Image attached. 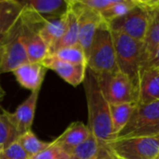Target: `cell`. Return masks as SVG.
<instances>
[{
  "label": "cell",
  "instance_id": "1",
  "mask_svg": "<svg viewBox=\"0 0 159 159\" xmlns=\"http://www.w3.org/2000/svg\"><path fill=\"white\" fill-rule=\"evenodd\" d=\"M89 111V128L94 137L103 143L116 139L113 131L110 103L104 97L97 75L87 68L83 82Z\"/></svg>",
  "mask_w": 159,
  "mask_h": 159
},
{
  "label": "cell",
  "instance_id": "2",
  "mask_svg": "<svg viewBox=\"0 0 159 159\" xmlns=\"http://www.w3.org/2000/svg\"><path fill=\"white\" fill-rule=\"evenodd\" d=\"M87 65L95 75L118 71L112 31L104 21L96 31L89 51Z\"/></svg>",
  "mask_w": 159,
  "mask_h": 159
},
{
  "label": "cell",
  "instance_id": "3",
  "mask_svg": "<svg viewBox=\"0 0 159 159\" xmlns=\"http://www.w3.org/2000/svg\"><path fill=\"white\" fill-rule=\"evenodd\" d=\"M155 1L138 0L137 5L124 16L108 24L113 32L122 33L143 43L147 34Z\"/></svg>",
  "mask_w": 159,
  "mask_h": 159
},
{
  "label": "cell",
  "instance_id": "4",
  "mask_svg": "<svg viewBox=\"0 0 159 159\" xmlns=\"http://www.w3.org/2000/svg\"><path fill=\"white\" fill-rule=\"evenodd\" d=\"M159 136V101L137 104L127 125L117 133L116 139Z\"/></svg>",
  "mask_w": 159,
  "mask_h": 159
},
{
  "label": "cell",
  "instance_id": "5",
  "mask_svg": "<svg viewBox=\"0 0 159 159\" xmlns=\"http://www.w3.org/2000/svg\"><path fill=\"white\" fill-rule=\"evenodd\" d=\"M112 34L117 68L120 72L128 75L136 86L143 61V43L122 33L112 31Z\"/></svg>",
  "mask_w": 159,
  "mask_h": 159
},
{
  "label": "cell",
  "instance_id": "6",
  "mask_svg": "<svg viewBox=\"0 0 159 159\" xmlns=\"http://www.w3.org/2000/svg\"><path fill=\"white\" fill-rule=\"evenodd\" d=\"M108 146L116 159H157L159 157V136L116 139Z\"/></svg>",
  "mask_w": 159,
  "mask_h": 159
},
{
  "label": "cell",
  "instance_id": "7",
  "mask_svg": "<svg viewBox=\"0 0 159 159\" xmlns=\"http://www.w3.org/2000/svg\"><path fill=\"white\" fill-rule=\"evenodd\" d=\"M96 75L100 88L110 104L137 103L136 86L128 75L119 70Z\"/></svg>",
  "mask_w": 159,
  "mask_h": 159
},
{
  "label": "cell",
  "instance_id": "8",
  "mask_svg": "<svg viewBox=\"0 0 159 159\" xmlns=\"http://www.w3.org/2000/svg\"><path fill=\"white\" fill-rule=\"evenodd\" d=\"M29 62L22 35L21 20L6 34L4 55L0 65V75L13 72L19 66Z\"/></svg>",
  "mask_w": 159,
  "mask_h": 159
},
{
  "label": "cell",
  "instance_id": "9",
  "mask_svg": "<svg viewBox=\"0 0 159 159\" xmlns=\"http://www.w3.org/2000/svg\"><path fill=\"white\" fill-rule=\"evenodd\" d=\"M71 7L78 19V44L85 51L88 62V55L94 35L100 24L103 21L99 12L86 7L80 0H69Z\"/></svg>",
  "mask_w": 159,
  "mask_h": 159
},
{
  "label": "cell",
  "instance_id": "10",
  "mask_svg": "<svg viewBox=\"0 0 159 159\" xmlns=\"http://www.w3.org/2000/svg\"><path fill=\"white\" fill-rule=\"evenodd\" d=\"M137 104H148L159 101V69L141 67L136 84Z\"/></svg>",
  "mask_w": 159,
  "mask_h": 159
},
{
  "label": "cell",
  "instance_id": "11",
  "mask_svg": "<svg viewBox=\"0 0 159 159\" xmlns=\"http://www.w3.org/2000/svg\"><path fill=\"white\" fill-rule=\"evenodd\" d=\"M40 89H41L32 91L27 97V99L17 107L14 113H9L5 110L3 111V113L12 123V125L15 127L20 135L23 134L28 130H31Z\"/></svg>",
  "mask_w": 159,
  "mask_h": 159
},
{
  "label": "cell",
  "instance_id": "12",
  "mask_svg": "<svg viewBox=\"0 0 159 159\" xmlns=\"http://www.w3.org/2000/svg\"><path fill=\"white\" fill-rule=\"evenodd\" d=\"M42 64L48 70L54 71L65 82L73 87H77L84 82L88 66L86 64H74L61 61L52 55H48Z\"/></svg>",
  "mask_w": 159,
  "mask_h": 159
},
{
  "label": "cell",
  "instance_id": "13",
  "mask_svg": "<svg viewBox=\"0 0 159 159\" xmlns=\"http://www.w3.org/2000/svg\"><path fill=\"white\" fill-rule=\"evenodd\" d=\"M47 70L48 69L42 64V62L29 61L19 66L12 73L20 86L32 92L41 89Z\"/></svg>",
  "mask_w": 159,
  "mask_h": 159
},
{
  "label": "cell",
  "instance_id": "14",
  "mask_svg": "<svg viewBox=\"0 0 159 159\" xmlns=\"http://www.w3.org/2000/svg\"><path fill=\"white\" fill-rule=\"evenodd\" d=\"M91 135L92 133L89 126L85 125L83 122L76 121L69 125V127L52 143L70 155L75 148L87 141Z\"/></svg>",
  "mask_w": 159,
  "mask_h": 159
},
{
  "label": "cell",
  "instance_id": "15",
  "mask_svg": "<svg viewBox=\"0 0 159 159\" xmlns=\"http://www.w3.org/2000/svg\"><path fill=\"white\" fill-rule=\"evenodd\" d=\"M70 155L75 159H116L108 143L98 140L93 135L75 148Z\"/></svg>",
  "mask_w": 159,
  "mask_h": 159
},
{
  "label": "cell",
  "instance_id": "16",
  "mask_svg": "<svg viewBox=\"0 0 159 159\" xmlns=\"http://www.w3.org/2000/svg\"><path fill=\"white\" fill-rule=\"evenodd\" d=\"M21 2L24 7L46 19L61 18L66 14L69 8V0H27Z\"/></svg>",
  "mask_w": 159,
  "mask_h": 159
},
{
  "label": "cell",
  "instance_id": "17",
  "mask_svg": "<svg viewBox=\"0 0 159 159\" xmlns=\"http://www.w3.org/2000/svg\"><path fill=\"white\" fill-rule=\"evenodd\" d=\"M24 9L21 1L0 0V35L7 34L20 20Z\"/></svg>",
  "mask_w": 159,
  "mask_h": 159
},
{
  "label": "cell",
  "instance_id": "18",
  "mask_svg": "<svg viewBox=\"0 0 159 159\" xmlns=\"http://www.w3.org/2000/svg\"><path fill=\"white\" fill-rule=\"evenodd\" d=\"M67 26V15L61 18L47 19L39 30V34L50 50L63 35Z\"/></svg>",
  "mask_w": 159,
  "mask_h": 159
},
{
  "label": "cell",
  "instance_id": "19",
  "mask_svg": "<svg viewBox=\"0 0 159 159\" xmlns=\"http://www.w3.org/2000/svg\"><path fill=\"white\" fill-rule=\"evenodd\" d=\"M159 47V1H155L151 22L143 41V61H145ZM142 65V64H141Z\"/></svg>",
  "mask_w": 159,
  "mask_h": 159
},
{
  "label": "cell",
  "instance_id": "20",
  "mask_svg": "<svg viewBox=\"0 0 159 159\" xmlns=\"http://www.w3.org/2000/svg\"><path fill=\"white\" fill-rule=\"evenodd\" d=\"M66 15H67V26L65 32L61 36V38L57 42V44L49 50V54L63 48L78 45V19L76 13L71 7L70 3Z\"/></svg>",
  "mask_w": 159,
  "mask_h": 159
},
{
  "label": "cell",
  "instance_id": "21",
  "mask_svg": "<svg viewBox=\"0 0 159 159\" xmlns=\"http://www.w3.org/2000/svg\"><path fill=\"white\" fill-rule=\"evenodd\" d=\"M137 103H117L110 104L111 119L114 134L117 133L127 125L129 122Z\"/></svg>",
  "mask_w": 159,
  "mask_h": 159
},
{
  "label": "cell",
  "instance_id": "22",
  "mask_svg": "<svg viewBox=\"0 0 159 159\" xmlns=\"http://www.w3.org/2000/svg\"><path fill=\"white\" fill-rule=\"evenodd\" d=\"M18 141L31 158L38 155L45 149H47L51 143L43 142L40 139H38L36 135L32 131V129L21 134L19 137Z\"/></svg>",
  "mask_w": 159,
  "mask_h": 159
},
{
  "label": "cell",
  "instance_id": "23",
  "mask_svg": "<svg viewBox=\"0 0 159 159\" xmlns=\"http://www.w3.org/2000/svg\"><path fill=\"white\" fill-rule=\"evenodd\" d=\"M48 55H52L53 57H55L56 59L61 61L74 63V64H86L87 65V57H86L85 51L83 50V48L80 47L79 44L75 46L61 48Z\"/></svg>",
  "mask_w": 159,
  "mask_h": 159
},
{
  "label": "cell",
  "instance_id": "24",
  "mask_svg": "<svg viewBox=\"0 0 159 159\" xmlns=\"http://www.w3.org/2000/svg\"><path fill=\"white\" fill-rule=\"evenodd\" d=\"M138 3V0H117V2L109 8L102 11L101 14L104 22L109 24L113 20L124 16L131 10Z\"/></svg>",
  "mask_w": 159,
  "mask_h": 159
},
{
  "label": "cell",
  "instance_id": "25",
  "mask_svg": "<svg viewBox=\"0 0 159 159\" xmlns=\"http://www.w3.org/2000/svg\"><path fill=\"white\" fill-rule=\"evenodd\" d=\"M20 135L7 119L4 113L0 114V146L7 147L12 143L16 142Z\"/></svg>",
  "mask_w": 159,
  "mask_h": 159
},
{
  "label": "cell",
  "instance_id": "26",
  "mask_svg": "<svg viewBox=\"0 0 159 159\" xmlns=\"http://www.w3.org/2000/svg\"><path fill=\"white\" fill-rule=\"evenodd\" d=\"M0 159H31V157L27 155L17 140L3 149Z\"/></svg>",
  "mask_w": 159,
  "mask_h": 159
},
{
  "label": "cell",
  "instance_id": "27",
  "mask_svg": "<svg viewBox=\"0 0 159 159\" xmlns=\"http://www.w3.org/2000/svg\"><path fill=\"white\" fill-rule=\"evenodd\" d=\"M71 157H72L68 153H66L51 142L50 145L47 149L31 159H70Z\"/></svg>",
  "mask_w": 159,
  "mask_h": 159
},
{
  "label": "cell",
  "instance_id": "28",
  "mask_svg": "<svg viewBox=\"0 0 159 159\" xmlns=\"http://www.w3.org/2000/svg\"><path fill=\"white\" fill-rule=\"evenodd\" d=\"M86 7L90 9L102 13L105 9L109 8L113 5H115L117 0H80Z\"/></svg>",
  "mask_w": 159,
  "mask_h": 159
},
{
  "label": "cell",
  "instance_id": "29",
  "mask_svg": "<svg viewBox=\"0 0 159 159\" xmlns=\"http://www.w3.org/2000/svg\"><path fill=\"white\" fill-rule=\"evenodd\" d=\"M143 66L159 69V47H157V48L152 53V55L145 61H143L142 63L141 67H143Z\"/></svg>",
  "mask_w": 159,
  "mask_h": 159
},
{
  "label": "cell",
  "instance_id": "30",
  "mask_svg": "<svg viewBox=\"0 0 159 159\" xmlns=\"http://www.w3.org/2000/svg\"><path fill=\"white\" fill-rule=\"evenodd\" d=\"M5 41H6V34L5 35H0V65H1V62H2L3 55H4Z\"/></svg>",
  "mask_w": 159,
  "mask_h": 159
},
{
  "label": "cell",
  "instance_id": "31",
  "mask_svg": "<svg viewBox=\"0 0 159 159\" xmlns=\"http://www.w3.org/2000/svg\"><path fill=\"white\" fill-rule=\"evenodd\" d=\"M4 95H5V91H4V89H3V88H2V86L0 84V101L3 99Z\"/></svg>",
  "mask_w": 159,
  "mask_h": 159
},
{
  "label": "cell",
  "instance_id": "32",
  "mask_svg": "<svg viewBox=\"0 0 159 159\" xmlns=\"http://www.w3.org/2000/svg\"><path fill=\"white\" fill-rule=\"evenodd\" d=\"M3 149H4V148L0 146V157H1V154H2V151H3Z\"/></svg>",
  "mask_w": 159,
  "mask_h": 159
},
{
  "label": "cell",
  "instance_id": "33",
  "mask_svg": "<svg viewBox=\"0 0 159 159\" xmlns=\"http://www.w3.org/2000/svg\"><path fill=\"white\" fill-rule=\"evenodd\" d=\"M70 159H75V158H74V157H71V158Z\"/></svg>",
  "mask_w": 159,
  "mask_h": 159
},
{
  "label": "cell",
  "instance_id": "34",
  "mask_svg": "<svg viewBox=\"0 0 159 159\" xmlns=\"http://www.w3.org/2000/svg\"><path fill=\"white\" fill-rule=\"evenodd\" d=\"M157 159H159V157H158V158H157Z\"/></svg>",
  "mask_w": 159,
  "mask_h": 159
}]
</instances>
